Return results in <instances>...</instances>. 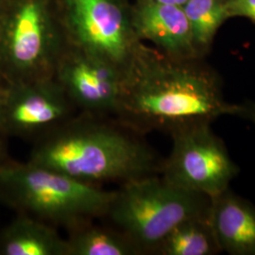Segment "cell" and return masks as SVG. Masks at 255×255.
I'll list each match as a JSON object with an SVG mask.
<instances>
[{
  "instance_id": "cell-1",
  "label": "cell",
  "mask_w": 255,
  "mask_h": 255,
  "mask_svg": "<svg viewBox=\"0 0 255 255\" xmlns=\"http://www.w3.org/2000/svg\"><path fill=\"white\" fill-rule=\"evenodd\" d=\"M236 109L225 100L218 77L198 58H174L141 43L123 73L115 117L144 135L161 131L171 136L235 117Z\"/></svg>"
},
{
  "instance_id": "cell-2",
  "label": "cell",
  "mask_w": 255,
  "mask_h": 255,
  "mask_svg": "<svg viewBox=\"0 0 255 255\" xmlns=\"http://www.w3.org/2000/svg\"><path fill=\"white\" fill-rule=\"evenodd\" d=\"M115 116L78 113L38 137L27 161L100 185L160 175L164 159Z\"/></svg>"
},
{
  "instance_id": "cell-3",
  "label": "cell",
  "mask_w": 255,
  "mask_h": 255,
  "mask_svg": "<svg viewBox=\"0 0 255 255\" xmlns=\"http://www.w3.org/2000/svg\"><path fill=\"white\" fill-rule=\"evenodd\" d=\"M116 191L31 163L0 167V203L67 232L105 218Z\"/></svg>"
},
{
  "instance_id": "cell-4",
  "label": "cell",
  "mask_w": 255,
  "mask_h": 255,
  "mask_svg": "<svg viewBox=\"0 0 255 255\" xmlns=\"http://www.w3.org/2000/svg\"><path fill=\"white\" fill-rule=\"evenodd\" d=\"M67 43L59 0H1L0 77L6 83L53 77Z\"/></svg>"
},
{
  "instance_id": "cell-5",
  "label": "cell",
  "mask_w": 255,
  "mask_h": 255,
  "mask_svg": "<svg viewBox=\"0 0 255 255\" xmlns=\"http://www.w3.org/2000/svg\"><path fill=\"white\" fill-rule=\"evenodd\" d=\"M210 210V197L153 175L122 183L105 218L128 237L141 255H153L176 226L187 219L209 217Z\"/></svg>"
},
{
  "instance_id": "cell-6",
  "label": "cell",
  "mask_w": 255,
  "mask_h": 255,
  "mask_svg": "<svg viewBox=\"0 0 255 255\" xmlns=\"http://www.w3.org/2000/svg\"><path fill=\"white\" fill-rule=\"evenodd\" d=\"M67 42L122 73L142 43L124 0H59Z\"/></svg>"
},
{
  "instance_id": "cell-7",
  "label": "cell",
  "mask_w": 255,
  "mask_h": 255,
  "mask_svg": "<svg viewBox=\"0 0 255 255\" xmlns=\"http://www.w3.org/2000/svg\"><path fill=\"white\" fill-rule=\"evenodd\" d=\"M172 149L164 159L161 176L188 191L210 198L230 188L239 167L211 124L185 128L171 135Z\"/></svg>"
},
{
  "instance_id": "cell-8",
  "label": "cell",
  "mask_w": 255,
  "mask_h": 255,
  "mask_svg": "<svg viewBox=\"0 0 255 255\" xmlns=\"http://www.w3.org/2000/svg\"><path fill=\"white\" fill-rule=\"evenodd\" d=\"M78 113L54 77L7 83L0 108V134L35 140Z\"/></svg>"
},
{
  "instance_id": "cell-9",
  "label": "cell",
  "mask_w": 255,
  "mask_h": 255,
  "mask_svg": "<svg viewBox=\"0 0 255 255\" xmlns=\"http://www.w3.org/2000/svg\"><path fill=\"white\" fill-rule=\"evenodd\" d=\"M53 77L79 113L115 116L123 77L115 66L67 43Z\"/></svg>"
},
{
  "instance_id": "cell-10",
  "label": "cell",
  "mask_w": 255,
  "mask_h": 255,
  "mask_svg": "<svg viewBox=\"0 0 255 255\" xmlns=\"http://www.w3.org/2000/svg\"><path fill=\"white\" fill-rule=\"evenodd\" d=\"M130 22L139 41L152 43L164 54L180 59L199 57L182 6L137 0L130 9Z\"/></svg>"
},
{
  "instance_id": "cell-11",
  "label": "cell",
  "mask_w": 255,
  "mask_h": 255,
  "mask_svg": "<svg viewBox=\"0 0 255 255\" xmlns=\"http://www.w3.org/2000/svg\"><path fill=\"white\" fill-rule=\"evenodd\" d=\"M210 220L221 252L255 255V205L230 188L211 198Z\"/></svg>"
},
{
  "instance_id": "cell-12",
  "label": "cell",
  "mask_w": 255,
  "mask_h": 255,
  "mask_svg": "<svg viewBox=\"0 0 255 255\" xmlns=\"http://www.w3.org/2000/svg\"><path fill=\"white\" fill-rule=\"evenodd\" d=\"M0 255H67L66 239L54 226L17 214L0 231Z\"/></svg>"
},
{
  "instance_id": "cell-13",
  "label": "cell",
  "mask_w": 255,
  "mask_h": 255,
  "mask_svg": "<svg viewBox=\"0 0 255 255\" xmlns=\"http://www.w3.org/2000/svg\"><path fill=\"white\" fill-rule=\"evenodd\" d=\"M95 220L67 232V255H141L136 246L115 226Z\"/></svg>"
},
{
  "instance_id": "cell-14",
  "label": "cell",
  "mask_w": 255,
  "mask_h": 255,
  "mask_svg": "<svg viewBox=\"0 0 255 255\" xmlns=\"http://www.w3.org/2000/svg\"><path fill=\"white\" fill-rule=\"evenodd\" d=\"M221 253L209 217L187 219L164 237L155 255H215Z\"/></svg>"
},
{
  "instance_id": "cell-15",
  "label": "cell",
  "mask_w": 255,
  "mask_h": 255,
  "mask_svg": "<svg viewBox=\"0 0 255 255\" xmlns=\"http://www.w3.org/2000/svg\"><path fill=\"white\" fill-rule=\"evenodd\" d=\"M182 9L200 55L202 49L209 46L222 22L229 17L226 4L221 0H187Z\"/></svg>"
},
{
  "instance_id": "cell-16",
  "label": "cell",
  "mask_w": 255,
  "mask_h": 255,
  "mask_svg": "<svg viewBox=\"0 0 255 255\" xmlns=\"http://www.w3.org/2000/svg\"><path fill=\"white\" fill-rule=\"evenodd\" d=\"M225 4L229 16H243L255 21V0H229Z\"/></svg>"
},
{
  "instance_id": "cell-17",
  "label": "cell",
  "mask_w": 255,
  "mask_h": 255,
  "mask_svg": "<svg viewBox=\"0 0 255 255\" xmlns=\"http://www.w3.org/2000/svg\"><path fill=\"white\" fill-rule=\"evenodd\" d=\"M235 117L248 120L255 125V101H246L237 104Z\"/></svg>"
},
{
  "instance_id": "cell-18",
  "label": "cell",
  "mask_w": 255,
  "mask_h": 255,
  "mask_svg": "<svg viewBox=\"0 0 255 255\" xmlns=\"http://www.w3.org/2000/svg\"><path fill=\"white\" fill-rule=\"evenodd\" d=\"M3 138H4V136L0 134V167L4 164H7L8 162L11 160L9 158V154H8V151H7L6 145L4 143Z\"/></svg>"
},
{
  "instance_id": "cell-19",
  "label": "cell",
  "mask_w": 255,
  "mask_h": 255,
  "mask_svg": "<svg viewBox=\"0 0 255 255\" xmlns=\"http://www.w3.org/2000/svg\"><path fill=\"white\" fill-rule=\"evenodd\" d=\"M149 1H154L158 3L169 4V5H176V6H183L187 2V0H149Z\"/></svg>"
},
{
  "instance_id": "cell-20",
  "label": "cell",
  "mask_w": 255,
  "mask_h": 255,
  "mask_svg": "<svg viewBox=\"0 0 255 255\" xmlns=\"http://www.w3.org/2000/svg\"><path fill=\"white\" fill-rule=\"evenodd\" d=\"M6 90H7V83L0 77V108L3 104L4 99H5Z\"/></svg>"
},
{
  "instance_id": "cell-21",
  "label": "cell",
  "mask_w": 255,
  "mask_h": 255,
  "mask_svg": "<svg viewBox=\"0 0 255 255\" xmlns=\"http://www.w3.org/2000/svg\"><path fill=\"white\" fill-rule=\"evenodd\" d=\"M0 2H1V0H0Z\"/></svg>"
}]
</instances>
